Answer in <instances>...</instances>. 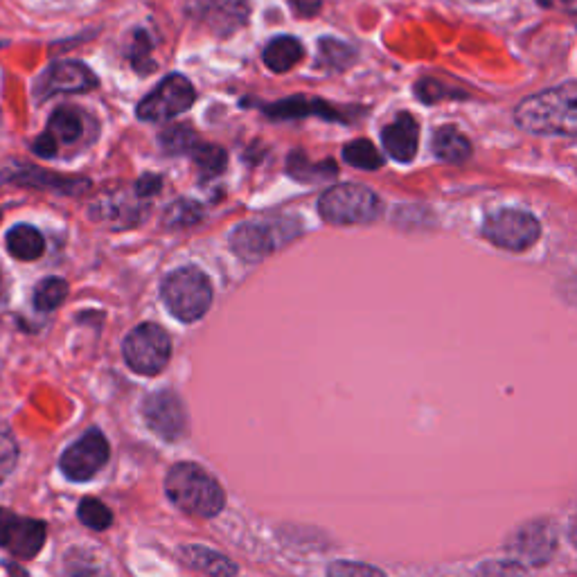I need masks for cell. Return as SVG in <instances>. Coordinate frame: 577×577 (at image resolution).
Here are the masks:
<instances>
[{"instance_id":"obj_37","label":"cell","mask_w":577,"mask_h":577,"mask_svg":"<svg viewBox=\"0 0 577 577\" xmlns=\"http://www.w3.org/2000/svg\"><path fill=\"white\" fill-rule=\"evenodd\" d=\"M415 93L420 95V100L424 104H433V102H442L445 97H454L456 93L451 88L442 86L438 79H422L420 84L415 86Z\"/></svg>"},{"instance_id":"obj_23","label":"cell","mask_w":577,"mask_h":577,"mask_svg":"<svg viewBox=\"0 0 577 577\" xmlns=\"http://www.w3.org/2000/svg\"><path fill=\"white\" fill-rule=\"evenodd\" d=\"M357 55H359V52L354 50L350 43H345L341 39L327 37V39L318 41L316 64L321 66V68L336 70V73H339V70L350 68L354 61H357Z\"/></svg>"},{"instance_id":"obj_30","label":"cell","mask_w":577,"mask_h":577,"mask_svg":"<svg viewBox=\"0 0 577 577\" xmlns=\"http://www.w3.org/2000/svg\"><path fill=\"white\" fill-rule=\"evenodd\" d=\"M199 142V133L188 127V124H174V127L161 133V147L165 149L167 156L190 154Z\"/></svg>"},{"instance_id":"obj_22","label":"cell","mask_w":577,"mask_h":577,"mask_svg":"<svg viewBox=\"0 0 577 577\" xmlns=\"http://www.w3.org/2000/svg\"><path fill=\"white\" fill-rule=\"evenodd\" d=\"M48 136L59 145H73L79 138L84 136V120L82 113L77 109H70V106H61L48 122Z\"/></svg>"},{"instance_id":"obj_40","label":"cell","mask_w":577,"mask_h":577,"mask_svg":"<svg viewBox=\"0 0 577 577\" xmlns=\"http://www.w3.org/2000/svg\"><path fill=\"white\" fill-rule=\"evenodd\" d=\"M32 149H34V154H39V156H43V158H52L57 154V142L52 140L46 131L41 133V136L34 140V145H32Z\"/></svg>"},{"instance_id":"obj_26","label":"cell","mask_w":577,"mask_h":577,"mask_svg":"<svg viewBox=\"0 0 577 577\" xmlns=\"http://www.w3.org/2000/svg\"><path fill=\"white\" fill-rule=\"evenodd\" d=\"M194 165L199 167V174L203 181L217 179V176L226 170L228 165V154L224 147L210 145V142H199L197 147L190 152Z\"/></svg>"},{"instance_id":"obj_12","label":"cell","mask_w":577,"mask_h":577,"mask_svg":"<svg viewBox=\"0 0 577 577\" xmlns=\"http://www.w3.org/2000/svg\"><path fill=\"white\" fill-rule=\"evenodd\" d=\"M48 528L39 519L21 517L7 508H0V548L21 559H32L46 544Z\"/></svg>"},{"instance_id":"obj_13","label":"cell","mask_w":577,"mask_h":577,"mask_svg":"<svg viewBox=\"0 0 577 577\" xmlns=\"http://www.w3.org/2000/svg\"><path fill=\"white\" fill-rule=\"evenodd\" d=\"M97 86V77L82 61H57L39 79V97L86 93Z\"/></svg>"},{"instance_id":"obj_2","label":"cell","mask_w":577,"mask_h":577,"mask_svg":"<svg viewBox=\"0 0 577 577\" xmlns=\"http://www.w3.org/2000/svg\"><path fill=\"white\" fill-rule=\"evenodd\" d=\"M165 492L176 508L201 519L217 517L226 505L221 485L194 463L174 465L165 476Z\"/></svg>"},{"instance_id":"obj_4","label":"cell","mask_w":577,"mask_h":577,"mask_svg":"<svg viewBox=\"0 0 577 577\" xmlns=\"http://www.w3.org/2000/svg\"><path fill=\"white\" fill-rule=\"evenodd\" d=\"M161 298L176 321L194 323L212 305V282L199 266H181L163 280Z\"/></svg>"},{"instance_id":"obj_15","label":"cell","mask_w":577,"mask_h":577,"mask_svg":"<svg viewBox=\"0 0 577 577\" xmlns=\"http://www.w3.org/2000/svg\"><path fill=\"white\" fill-rule=\"evenodd\" d=\"M262 113L269 120H298V118H307V115H318L321 120L343 122L341 113L334 111L325 100H318V97H305V95L284 97V100L275 104H266L262 106Z\"/></svg>"},{"instance_id":"obj_5","label":"cell","mask_w":577,"mask_h":577,"mask_svg":"<svg viewBox=\"0 0 577 577\" xmlns=\"http://www.w3.org/2000/svg\"><path fill=\"white\" fill-rule=\"evenodd\" d=\"M381 212V201L366 185L345 183L325 190L318 199V215L334 226L372 224Z\"/></svg>"},{"instance_id":"obj_19","label":"cell","mask_w":577,"mask_h":577,"mask_svg":"<svg viewBox=\"0 0 577 577\" xmlns=\"http://www.w3.org/2000/svg\"><path fill=\"white\" fill-rule=\"evenodd\" d=\"M181 557L185 564L210 577H233L237 573L235 562H230L226 555H219L217 550L206 546H183Z\"/></svg>"},{"instance_id":"obj_21","label":"cell","mask_w":577,"mask_h":577,"mask_svg":"<svg viewBox=\"0 0 577 577\" xmlns=\"http://www.w3.org/2000/svg\"><path fill=\"white\" fill-rule=\"evenodd\" d=\"M431 149L440 161L451 165L465 163L467 158L472 156V142H469L456 127H440L436 131V136H433Z\"/></svg>"},{"instance_id":"obj_43","label":"cell","mask_w":577,"mask_h":577,"mask_svg":"<svg viewBox=\"0 0 577 577\" xmlns=\"http://www.w3.org/2000/svg\"><path fill=\"white\" fill-rule=\"evenodd\" d=\"M463 3H472V5H487V3H494V0H463Z\"/></svg>"},{"instance_id":"obj_14","label":"cell","mask_w":577,"mask_h":577,"mask_svg":"<svg viewBox=\"0 0 577 577\" xmlns=\"http://www.w3.org/2000/svg\"><path fill=\"white\" fill-rule=\"evenodd\" d=\"M381 145L397 163H411L420 145V124L411 113H399L397 118L381 129Z\"/></svg>"},{"instance_id":"obj_31","label":"cell","mask_w":577,"mask_h":577,"mask_svg":"<svg viewBox=\"0 0 577 577\" xmlns=\"http://www.w3.org/2000/svg\"><path fill=\"white\" fill-rule=\"evenodd\" d=\"M201 219H203V210L197 201L179 199L167 206L163 215V226L165 228H190L194 224H199Z\"/></svg>"},{"instance_id":"obj_6","label":"cell","mask_w":577,"mask_h":577,"mask_svg":"<svg viewBox=\"0 0 577 577\" xmlns=\"http://www.w3.org/2000/svg\"><path fill=\"white\" fill-rule=\"evenodd\" d=\"M122 354L133 372L154 377L170 363V334L156 323H142L127 334V339L122 343Z\"/></svg>"},{"instance_id":"obj_39","label":"cell","mask_w":577,"mask_h":577,"mask_svg":"<svg viewBox=\"0 0 577 577\" xmlns=\"http://www.w3.org/2000/svg\"><path fill=\"white\" fill-rule=\"evenodd\" d=\"M161 176H156V174H145L142 179L136 183V194L138 197H154V194L161 190Z\"/></svg>"},{"instance_id":"obj_33","label":"cell","mask_w":577,"mask_h":577,"mask_svg":"<svg viewBox=\"0 0 577 577\" xmlns=\"http://www.w3.org/2000/svg\"><path fill=\"white\" fill-rule=\"evenodd\" d=\"M16 463H19V445L10 426L0 422V483L7 481V476L14 472Z\"/></svg>"},{"instance_id":"obj_38","label":"cell","mask_w":577,"mask_h":577,"mask_svg":"<svg viewBox=\"0 0 577 577\" xmlns=\"http://www.w3.org/2000/svg\"><path fill=\"white\" fill-rule=\"evenodd\" d=\"M289 5L300 19H314V16L321 14L323 0H289Z\"/></svg>"},{"instance_id":"obj_17","label":"cell","mask_w":577,"mask_h":577,"mask_svg":"<svg viewBox=\"0 0 577 577\" xmlns=\"http://www.w3.org/2000/svg\"><path fill=\"white\" fill-rule=\"evenodd\" d=\"M10 179L19 185H30V188H46L52 192H64V194H82L84 190L91 188V183L86 179H75V176H59L39 167H21L19 172L10 174Z\"/></svg>"},{"instance_id":"obj_16","label":"cell","mask_w":577,"mask_h":577,"mask_svg":"<svg viewBox=\"0 0 577 577\" xmlns=\"http://www.w3.org/2000/svg\"><path fill=\"white\" fill-rule=\"evenodd\" d=\"M510 548L530 564H546L548 557L555 553V535L546 523H532L519 530Z\"/></svg>"},{"instance_id":"obj_24","label":"cell","mask_w":577,"mask_h":577,"mask_svg":"<svg viewBox=\"0 0 577 577\" xmlns=\"http://www.w3.org/2000/svg\"><path fill=\"white\" fill-rule=\"evenodd\" d=\"M93 219L97 221H109V224H122L124 226H133L140 221V212L138 208H133L131 203H127L120 197H106L102 201H97L93 210H91Z\"/></svg>"},{"instance_id":"obj_42","label":"cell","mask_w":577,"mask_h":577,"mask_svg":"<svg viewBox=\"0 0 577 577\" xmlns=\"http://www.w3.org/2000/svg\"><path fill=\"white\" fill-rule=\"evenodd\" d=\"M5 294H7V284H5V275H3V271H0V300L5 298Z\"/></svg>"},{"instance_id":"obj_11","label":"cell","mask_w":577,"mask_h":577,"mask_svg":"<svg viewBox=\"0 0 577 577\" xmlns=\"http://www.w3.org/2000/svg\"><path fill=\"white\" fill-rule=\"evenodd\" d=\"M142 417L158 438L181 440L188 433V411L174 390H158L142 402Z\"/></svg>"},{"instance_id":"obj_20","label":"cell","mask_w":577,"mask_h":577,"mask_svg":"<svg viewBox=\"0 0 577 577\" xmlns=\"http://www.w3.org/2000/svg\"><path fill=\"white\" fill-rule=\"evenodd\" d=\"M7 251L23 262H34L46 253V239L30 224H16L5 237Z\"/></svg>"},{"instance_id":"obj_41","label":"cell","mask_w":577,"mask_h":577,"mask_svg":"<svg viewBox=\"0 0 577 577\" xmlns=\"http://www.w3.org/2000/svg\"><path fill=\"white\" fill-rule=\"evenodd\" d=\"M555 3H559V5H568L571 7L575 0H539V5H544V7H553Z\"/></svg>"},{"instance_id":"obj_28","label":"cell","mask_w":577,"mask_h":577,"mask_svg":"<svg viewBox=\"0 0 577 577\" xmlns=\"http://www.w3.org/2000/svg\"><path fill=\"white\" fill-rule=\"evenodd\" d=\"M68 296V282L64 278H46L37 284L34 289V307L39 312H55L57 307H61Z\"/></svg>"},{"instance_id":"obj_29","label":"cell","mask_w":577,"mask_h":577,"mask_svg":"<svg viewBox=\"0 0 577 577\" xmlns=\"http://www.w3.org/2000/svg\"><path fill=\"white\" fill-rule=\"evenodd\" d=\"M152 50H154V43H152V39H149V34L145 30L131 32L127 57L131 61V66L136 68L140 75H149L152 70H156V61L152 57Z\"/></svg>"},{"instance_id":"obj_10","label":"cell","mask_w":577,"mask_h":577,"mask_svg":"<svg viewBox=\"0 0 577 577\" xmlns=\"http://www.w3.org/2000/svg\"><path fill=\"white\" fill-rule=\"evenodd\" d=\"M109 456L111 449L109 442L104 438V433L91 429L64 451V456L59 460V467L68 481L84 483L91 481V478L109 463Z\"/></svg>"},{"instance_id":"obj_8","label":"cell","mask_w":577,"mask_h":577,"mask_svg":"<svg viewBox=\"0 0 577 577\" xmlns=\"http://www.w3.org/2000/svg\"><path fill=\"white\" fill-rule=\"evenodd\" d=\"M194 100H197V91H194L190 79L185 75L172 73L167 75L152 93L142 97L136 113L138 118L145 122H165L192 109Z\"/></svg>"},{"instance_id":"obj_32","label":"cell","mask_w":577,"mask_h":577,"mask_svg":"<svg viewBox=\"0 0 577 577\" xmlns=\"http://www.w3.org/2000/svg\"><path fill=\"white\" fill-rule=\"evenodd\" d=\"M77 517L91 530H106L113 523V512L100 499H84L77 508Z\"/></svg>"},{"instance_id":"obj_18","label":"cell","mask_w":577,"mask_h":577,"mask_svg":"<svg viewBox=\"0 0 577 577\" xmlns=\"http://www.w3.org/2000/svg\"><path fill=\"white\" fill-rule=\"evenodd\" d=\"M305 57V48L296 37H289V34H280V37H273L264 46L262 59L264 64L273 73H287V70L294 68L300 59Z\"/></svg>"},{"instance_id":"obj_35","label":"cell","mask_w":577,"mask_h":577,"mask_svg":"<svg viewBox=\"0 0 577 577\" xmlns=\"http://www.w3.org/2000/svg\"><path fill=\"white\" fill-rule=\"evenodd\" d=\"M68 577H111L104 571V566L100 562H95L93 557H88L82 553V557L68 555L66 562Z\"/></svg>"},{"instance_id":"obj_3","label":"cell","mask_w":577,"mask_h":577,"mask_svg":"<svg viewBox=\"0 0 577 577\" xmlns=\"http://www.w3.org/2000/svg\"><path fill=\"white\" fill-rule=\"evenodd\" d=\"M303 235L298 217H271L264 221H246L230 233V251L244 262H262L282 246Z\"/></svg>"},{"instance_id":"obj_34","label":"cell","mask_w":577,"mask_h":577,"mask_svg":"<svg viewBox=\"0 0 577 577\" xmlns=\"http://www.w3.org/2000/svg\"><path fill=\"white\" fill-rule=\"evenodd\" d=\"M327 577H386L384 571H379L375 566L361 564V562H332L327 568Z\"/></svg>"},{"instance_id":"obj_27","label":"cell","mask_w":577,"mask_h":577,"mask_svg":"<svg viewBox=\"0 0 577 577\" xmlns=\"http://www.w3.org/2000/svg\"><path fill=\"white\" fill-rule=\"evenodd\" d=\"M343 161L352 167H357V170H368V172H375L381 165H384V158H381V154L377 152V147L366 138L348 142V145L343 147Z\"/></svg>"},{"instance_id":"obj_9","label":"cell","mask_w":577,"mask_h":577,"mask_svg":"<svg viewBox=\"0 0 577 577\" xmlns=\"http://www.w3.org/2000/svg\"><path fill=\"white\" fill-rule=\"evenodd\" d=\"M188 16L219 39L233 37L251 19L248 0H190Z\"/></svg>"},{"instance_id":"obj_25","label":"cell","mask_w":577,"mask_h":577,"mask_svg":"<svg viewBox=\"0 0 577 577\" xmlns=\"http://www.w3.org/2000/svg\"><path fill=\"white\" fill-rule=\"evenodd\" d=\"M287 170L300 183H321L330 181L336 176V165L332 161L325 163H309L303 152H294L287 161Z\"/></svg>"},{"instance_id":"obj_36","label":"cell","mask_w":577,"mask_h":577,"mask_svg":"<svg viewBox=\"0 0 577 577\" xmlns=\"http://www.w3.org/2000/svg\"><path fill=\"white\" fill-rule=\"evenodd\" d=\"M474 577H526V568L519 562L501 559V562H485L478 566Z\"/></svg>"},{"instance_id":"obj_1","label":"cell","mask_w":577,"mask_h":577,"mask_svg":"<svg viewBox=\"0 0 577 577\" xmlns=\"http://www.w3.org/2000/svg\"><path fill=\"white\" fill-rule=\"evenodd\" d=\"M514 122L537 136H566L577 131V84L566 82L557 88L535 93L514 109Z\"/></svg>"},{"instance_id":"obj_7","label":"cell","mask_w":577,"mask_h":577,"mask_svg":"<svg viewBox=\"0 0 577 577\" xmlns=\"http://www.w3.org/2000/svg\"><path fill=\"white\" fill-rule=\"evenodd\" d=\"M483 235L496 248L521 253L541 237V224L535 215H530L526 210L503 208L485 217Z\"/></svg>"}]
</instances>
